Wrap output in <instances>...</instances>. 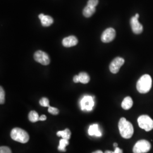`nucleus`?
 Masks as SVG:
<instances>
[{"mask_svg":"<svg viewBox=\"0 0 153 153\" xmlns=\"http://www.w3.org/2000/svg\"><path fill=\"white\" fill-rule=\"evenodd\" d=\"M81 107L82 110L88 111H92L94 106V99L91 96H85L81 100Z\"/></svg>","mask_w":153,"mask_h":153,"instance_id":"obj_7","label":"nucleus"},{"mask_svg":"<svg viewBox=\"0 0 153 153\" xmlns=\"http://www.w3.org/2000/svg\"><path fill=\"white\" fill-rule=\"evenodd\" d=\"M131 25L133 32L136 34H140L143 31L142 25L138 21V19L135 16L131 19Z\"/></svg>","mask_w":153,"mask_h":153,"instance_id":"obj_10","label":"nucleus"},{"mask_svg":"<svg viewBox=\"0 0 153 153\" xmlns=\"http://www.w3.org/2000/svg\"><path fill=\"white\" fill-rule=\"evenodd\" d=\"M0 88V103L1 104H4L5 100V93L4 88L1 86Z\"/></svg>","mask_w":153,"mask_h":153,"instance_id":"obj_21","label":"nucleus"},{"mask_svg":"<svg viewBox=\"0 0 153 153\" xmlns=\"http://www.w3.org/2000/svg\"><path fill=\"white\" fill-rule=\"evenodd\" d=\"M33 58L36 62L43 65H48L50 63L49 56L45 52L42 51H36L33 55Z\"/></svg>","mask_w":153,"mask_h":153,"instance_id":"obj_6","label":"nucleus"},{"mask_svg":"<svg viewBox=\"0 0 153 153\" xmlns=\"http://www.w3.org/2000/svg\"><path fill=\"white\" fill-rule=\"evenodd\" d=\"M0 153H12L11 149L7 146H1L0 148Z\"/></svg>","mask_w":153,"mask_h":153,"instance_id":"obj_23","label":"nucleus"},{"mask_svg":"<svg viewBox=\"0 0 153 153\" xmlns=\"http://www.w3.org/2000/svg\"><path fill=\"white\" fill-rule=\"evenodd\" d=\"M73 81L75 83H78L79 82V76L78 75H76L73 77Z\"/></svg>","mask_w":153,"mask_h":153,"instance_id":"obj_26","label":"nucleus"},{"mask_svg":"<svg viewBox=\"0 0 153 153\" xmlns=\"http://www.w3.org/2000/svg\"><path fill=\"white\" fill-rule=\"evenodd\" d=\"M10 137L13 140L22 143H27L30 139L27 132L19 128H15L11 130Z\"/></svg>","mask_w":153,"mask_h":153,"instance_id":"obj_3","label":"nucleus"},{"mask_svg":"<svg viewBox=\"0 0 153 153\" xmlns=\"http://www.w3.org/2000/svg\"><path fill=\"white\" fill-rule=\"evenodd\" d=\"M39 117L38 114L35 111H31L28 114V119L32 123H35L39 121Z\"/></svg>","mask_w":153,"mask_h":153,"instance_id":"obj_19","label":"nucleus"},{"mask_svg":"<svg viewBox=\"0 0 153 153\" xmlns=\"http://www.w3.org/2000/svg\"><path fill=\"white\" fill-rule=\"evenodd\" d=\"M111 153H123V150H121L120 148L116 147L115 148V151L114 152L111 151Z\"/></svg>","mask_w":153,"mask_h":153,"instance_id":"obj_25","label":"nucleus"},{"mask_svg":"<svg viewBox=\"0 0 153 153\" xmlns=\"http://www.w3.org/2000/svg\"><path fill=\"white\" fill-rule=\"evenodd\" d=\"M151 144L147 140H141L134 145L133 152V153H146L150 151Z\"/></svg>","mask_w":153,"mask_h":153,"instance_id":"obj_5","label":"nucleus"},{"mask_svg":"<svg viewBox=\"0 0 153 153\" xmlns=\"http://www.w3.org/2000/svg\"><path fill=\"white\" fill-rule=\"evenodd\" d=\"M119 129L121 137L126 139L131 138L134 133V129L131 123L125 117L121 118L119 122Z\"/></svg>","mask_w":153,"mask_h":153,"instance_id":"obj_1","label":"nucleus"},{"mask_svg":"<svg viewBox=\"0 0 153 153\" xmlns=\"http://www.w3.org/2000/svg\"><path fill=\"white\" fill-rule=\"evenodd\" d=\"M39 103L40 104V105L44 107H49L50 106L49 100L47 98H42L39 101Z\"/></svg>","mask_w":153,"mask_h":153,"instance_id":"obj_20","label":"nucleus"},{"mask_svg":"<svg viewBox=\"0 0 153 153\" xmlns=\"http://www.w3.org/2000/svg\"><path fill=\"white\" fill-rule=\"evenodd\" d=\"M115 36L116 31L113 28H108L102 33L101 40L103 43H108L112 42L115 39Z\"/></svg>","mask_w":153,"mask_h":153,"instance_id":"obj_8","label":"nucleus"},{"mask_svg":"<svg viewBox=\"0 0 153 153\" xmlns=\"http://www.w3.org/2000/svg\"><path fill=\"white\" fill-rule=\"evenodd\" d=\"M98 0H88V5L95 7L98 4Z\"/></svg>","mask_w":153,"mask_h":153,"instance_id":"obj_24","label":"nucleus"},{"mask_svg":"<svg viewBox=\"0 0 153 153\" xmlns=\"http://www.w3.org/2000/svg\"><path fill=\"white\" fill-rule=\"evenodd\" d=\"M68 145H69V140H66V139H64V138H62L60 141L59 146H58V150L60 152H65L66 151V147Z\"/></svg>","mask_w":153,"mask_h":153,"instance_id":"obj_18","label":"nucleus"},{"mask_svg":"<svg viewBox=\"0 0 153 153\" xmlns=\"http://www.w3.org/2000/svg\"><path fill=\"white\" fill-rule=\"evenodd\" d=\"M152 86V79L149 74L143 75L137 81V91L141 94L148 93Z\"/></svg>","mask_w":153,"mask_h":153,"instance_id":"obj_2","label":"nucleus"},{"mask_svg":"<svg viewBox=\"0 0 153 153\" xmlns=\"http://www.w3.org/2000/svg\"><path fill=\"white\" fill-rule=\"evenodd\" d=\"M48 111L49 113H50L51 114H52V115H57L59 114V110L53 107L49 106Z\"/></svg>","mask_w":153,"mask_h":153,"instance_id":"obj_22","label":"nucleus"},{"mask_svg":"<svg viewBox=\"0 0 153 153\" xmlns=\"http://www.w3.org/2000/svg\"><path fill=\"white\" fill-rule=\"evenodd\" d=\"M133 104V100L131 97H126L124 99L123 101L121 103V107L122 108L125 110H128L131 109Z\"/></svg>","mask_w":153,"mask_h":153,"instance_id":"obj_14","label":"nucleus"},{"mask_svg":"<svg viewBox=\"0 0 153 153\" xmlns=\"http://www.w3.org/2000/svg\"><path fill=\"white\" fill-rule=\"evenodd\" d=\"M117 143H114V148H116V147H117Z\"/></svg>","mask_w":153,"mask_h":153,"instance_id":"obj_29","label":"nucleus"},{"mask_svg":"<svg viewBox=\"0 0 153 153\" xmlns=\"http://www.w3.org/2000/svg\"><path fill=\"white\" fill-rule=\"evenodd\" d=\"M39 18L41 20V23L43 26L48 27L53 23V18L49 16H45L43 14L39 15Z\"/></svg>","mask_w":153,"mask_h":153,"instance_id":"obj_12","label":"nucleus"},{"mask_svg":"<svg viewBox=\"0 0 153 153\" xmlns=\"http://www.w3.org/2000/svg\"><path fill=\"white\" fill-rule=\"evenodd\" d=\"M138 124L145 131H149L153 129V120L148 115H141L138 118Z\"/></svg>","mask_w":153,"mask_h":153,"instance_id":"obj_4","label":"nucleus"},{"mask_svg":"<svg viewBox=\"0 0 153 153\" xmlns=\"http://www.w3.org/2000/svg\"><path fill=\"white\" fill-rule=\"evenodd\" d=\"M78 76L79 79V82L82 83L86 84L90 81V76L86 72H81L78 74Z\"/></svg>","mask_w":153,"mask_h":153,"instance_id":"obj_17","label":"nucleus"},{"mask_svg":"<svg viewBox=\"0 0 153 153\" xmlns=\"http://www.w3.org/2000/svg\"><path fill=\"white\" fill-rule=\"evenodd\" d=\"M88 133L91 136H96V137H101L102 133L99 129V126L98 124H94L90 126L88 129Z\"/></svg>","mask_w":153,"mask_h":153,"instance_id":"obj_13","label":"nucleus"},{"mask_svg":"<svg viewBox=\"0 0 153 153\" xmlns=\"http://www.w3.org/2000/svg\"><path fill=\"white\" fill-rule=\"evenodd\" d=\"M95 10H96L95 7L87 5L83 10V15L86 18H89L93 16V14L95 13Z\"/></svg>","mask_w":153,"mask_h":153,"instance_id":"obj_15","label":"nucleus"},{"mask_svg":"<svg viewBox=\"0 0 153 153\" xmlns=\"http://www.w3.org/2000/svg\"><path fill=\"white\" fill-rule=\"evenodd\" d=\"M57 136L69 140L71 137V131L69 129H65L64 131H58L57 133Z\"/></svg>","mask_w":153,"mask_h":153,"instance_id":"obj_16","label":"nucleus"},{"mask_svg":"<svg viewBox=\"0 0 153 153\" xmlns=\"http://www.w3.org/2000/svg\"><path fill=\"white\" fill-rule=\"evenodd\" d=\"M78 41L76 37L75 36L72 35L62 40V43L65 47L69 48L76 45V44H78Z\"/></svg>","mask_w":153,"mask_h":153,"instance_id":"obj_11","label":"nucleus"},{"mask_svg":"<svg viewBox=\"0 0 153 153\" xmlns=\"http://www.w3.org/2000/svg\"><path fill=\"white\" fill-rule=\"evenodd\" d=\"M46 119H47V117L45 115H42L39 117V121H45Z\"/></svg>","mask_w":153,"mask_h":153,"instance_id":"obj_27","label":"nucleus"},{"mask_svg":"<svg viewBox=\"0 0 153 153\" xmlns=\"http://www.w3.org/2000/svg\"><path fill=\"white\" fill-rule=\"evenodd\" d=\"M92 153H103V152L102 151H101V150H97V151H95V152H93Z\"/></svg>","mask_w":153,"mask_h":153,"instance_id":"obj_28","label":"nucleus"},{"mask_svg":"<svg viewBox=\"0 0 153 153\" xmlns=\"http://www.w3.org/2000/svg\"><path fill=\"white\" fill-rule=\"evenodd\" d=\"M124 59L121 57H117L115 58V59L111 62L109 65V70L111 72L114 74L118 73L121 66L124 64Z\"/></svg>","mask_w":153,"mask_h":153,"instance_id":"obj_9","label":"nucleus"}]
</instances>
